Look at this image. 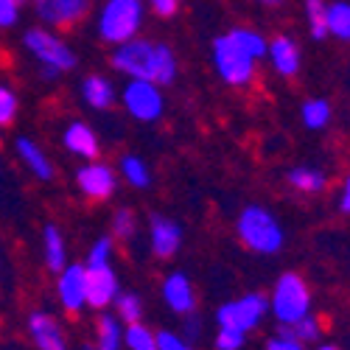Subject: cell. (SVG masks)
<instances>
[{
    "mask_svg": "<svg viewBox=\"0 0 350 350\" xmlns=\"http://www.w3.org/2000/svg\"><path fill=\"white\" fill-rule=\"evenodd\" d=\"M112 250H115V241H112L109 236L98 239V241L90 247V252H87V264H84V267H101V264H109Z\"/></svg>",
    "mask_w": 350,
    "mask_h": 350,
    "instance_id": "32",
    "label": "cell"
},
{
    "mask_svg": "<svg viewBox=\"0 0 350 350\" xmlns=\"http://www.w3.org/2000/svg\"><path fill=\"white\" fill-rule=\"evenodd\" d=\"M339 213H345V216H350V174L345 177V183H342V191H339Z\"/></svg>",
    "mask_w": 350,
    "mask_h": 350,
    "instance_id": "39",
    "label": "cell"
},
{
    "mask_svg": "<svg viewBox=\"0 0 350 350\" xmlns=\"http://www.w3.org/2000/svg\"><path fill=\"white\" fill-rule=\"evenodd\" d=\"M115 314H118L121 323L132 325V323H140L143 319V303L137 295H132V291H126V295H121L118 291V297H115Z\"/></svg>",
    "mask_w": 350,
    "mask_h": 350,
    "instance_id": "30",
    "label": "cell"
},
{
    "mask_svg": "<svg viewBox=\"0 0 350 350\" xmlns=\"http://www.w3.org/2000/svg\"><path fill=\"white\" fill-rule=\"evenodd\" d=\"M31 3L45 25L70 31V28L84 23V17L90 14L93 0H31Z\"/></svg>",
    "mask_w": 350,
    "mask_h": 350,
    "instance_id": "9",
    "label": "cell"
},
{
    "mask_svg": "<svg viewBox=\"0 0 350 350\" xmlns=\"http://www.w3.org/2000/svg\"><path fill=\"white\" fill-rule=\"evenodd\" d=\"M20 3L17 0H0V28H12L17 23Z\"/></svg>",
    "mask_w": 350,
    "mask_h": 350,
    "instance_id": "37",
    "label": "cell"
},
{
    "mask_svg": "<svg viewBox=\"0 0 350 350\" xmlns=\"http://www.w3.org/2000/svg\"><path fill=\"white\" fill-rule=\"evenodd\" d=\"M56 295H59V303L68 314H79L87 306V272L81 264H70L59 272Z\"/></svg>",
    "mask_w": 350,
    "mask_h": 350,
    "instance_id": "11",
    "label": "cell"
},
{
    "mask_svg": "<svg viewBox=\"0 0 350 350\" xmlns=\"http://www.w3.org/2000/svg\"><path fill=\"white\" fill-rule=\"evenodd\" d=\"M112 232H115L118 239H124V241L135 239V236H137V216H135V211L121 208L118 213H115V216H112Z\"/></svg>",
    "mask_w": 350,
    "mask_h": 350,
    "instance_id": "31",
    "label": "cell"
},
{
    "mask_svg": "<svg viewBox=\"0 0 350 350\" xmlns=\"http://www.w3.org/2000/svg\"><path fill=\"white\" fill-rule=\"evenodd\" d=\"M28 334H31L37 350H68V336L51 314L37 311L28 317Z\"/></svg>",
    "mask_w": 350,
    "mask_h": 350,
    "instance_id": "14",
    "label": "cell"
},
{
    "mask_svg": "<svg viewBox=\"0 0 350 350\" xmlns=\"http://www.w3.org/2000/svg\"><path fill=\"white\" fill-rule=\"evenodd\" d=\"M328 37L350 45V0L328 3Z\"/></svg>",
    "mask_w": 350,
    "mask_h": 350,
    "instance_id": "23",
    "label": "cell"
},
{
    "mask_svg": "<svg viewBox=\"0 0 350 350\" xmlns=\"http://www.w3.org/2000/svg\"><path fill=\"white\" fill-rule=\"evenodd\" d=\"M244 342H247V334L236 331V328H219V334H216V347L219 350H241Z\"/></svg>",
    "mask_w": 350,
    "mask_h": 350,
    "instance_id": "34",
    "label": "cell"
},
{
    "mask_svg": "<svg viewBox=\"0 0 350 350\" xmlns=\"http://www.w3.org/2000/svg\"><path fill=\"white\" fill-rule=\"evenodd\" d=\"M306 23L314 40L328 37V0H306Z\"/></svg>",
    "mask_w": 350,
    "mask_h": 350,
    "instance_id": "27",
    "label": "cell"
},
{
    "mask_svg": "<svg viewBox=\"0 0 350 350\" xmlns=\"http://www.w3.org/2000/svg\"><path fill=\"white\" fill-rule=\"evenodd\" d=\"M62 143H65V149H68L70 154H76V157H81V160H87V163L98 160V154H101V146H98L96 132L87 126V124H81V121H73V124L65 129Z\"/></svg>",
    "mask_w": 350,
    "mask_h": 350,
    "instance_id": "17",
    "label": "cell"
},
{
    "mask_svg": "<svg viewBox=\"0 0 350 350\" xmlns=\"http://www.w3.org/2000/svg\"><path fill=\"white\" fill-rule=\"evenodd\" d=\"M17 118V98L6 84H0V126H12Z\"/></svg>",
    "mask_w": 350,
    "mask_h": 350,
    "instance_id": "33",
    "label": "cell"
},
{
    "mask_svg": "<svg viewBox=\"0 0 350 350\" xmlns=\"http://www.w3.org/2000/svg\"><path fill=\"white\" fill-rule=\"evenodd\" d=\"M232 40H236L252 59H264L267 56V51H269V40L260 34V31H255V28H244V25H236V28H230L227 31Z\"/></svg>",
    "mask_w": 350,
    "mask_h": 350,
    "instance_id": "25",
    "label": "cell"
},
{
    "mask_svg": "<svg viewBox=\"0 0 350 350\" xmlns=\"http://www.w3.org/2000/svg\"><path fill=\"white\" fill-rule=\"evenodd\" d=\"M267 350H306V345H303V342H297L295 336H288V334L278 331L275 336H269V339H267Z\"/></svg>",
    "mask_w": 350,
    "mask_h": 350,
    "instance_id": "36",
    "label": "cell"
},
{
    "mask_svg": "<svg viewBox=\"0 0 350 350\" xmlns=\"http://www.w3.org/2000/svg\"><path fill=\"white\" fill-rule=\"evenodd\" d=\"M239 241L258 255H278L286 244V230L264 205H247L236 219Z\"/></svg>",
    "mask_w": 350,
    "mask_h": 350,
    "instance_id": "2",
    "label": "cell"
},
{
    "mask_svg": "<svg viewBox=\"0 0 350 350\" xmlns=\"http://www.w3.org/2000/svg\"><path fill=\"white\" fill-rule=\"evenodd\" d=\"M124 345L129 350H157V334H152L143 323H132L124 331Z\"/></svg>",
    "mask_w": 350,
    "mask_h": 350,
    "instance_id": "29",
    "label": "cell"
},
{
    "mask_svg": "<svg viewBox=\"0 0 350 350\" xmlns=\"http://www.w3.org/2000/svg\"><path fill=\"white\" fill-rule=\"evenodd\" d=\"M163 297H165V306L174 311V314H193L196 308V291L188 280L185 272H171L163 283Z\"/></svg>",
    "mask_w": 350,
    "mask_h": 350,
    "instance_id": "16",
    "label": "cell"
},
{
    "mask_svg": "<svg viewBox=\"0 0 350 350\" xmlns=\"http://www.w3.org/2000/svg\"><path fill=\"white\" fill-rule=\"evenodd\" d=\"M81 96H84V104L93 107V109H109L115 104V90L112 84L104 79V76H87L84 84H81Z\"/></svg>",
    "mask_w": 350,
    "mask_h": 350,
    "instance_id": "21",
    "label": "cell"
},
{
    "mask_svg": "<svg viewBox=\"0 0 350 350\" xmlns=\"http://www.w3.org/2000/svg\"><path fill=\"white\" fill-rule=\"evenodd\" d=\"M267 56H269V62H272V68H275L278 76H283V79H295V76L300 73L303 53H300V45L291 40V37L278 34L275 40H269V51H267Z\"/></svg>",
    "mask_w": 350,
    "mask_h": 350,
    "instance_id": "13",
    "label": "cell"
},
{
    "mask_svg": "<svg viewBox=\"0 0 350 350\" xmlns=\"http://www.w3.org/2000/svg\"><path fill=\"white\" fill-rule=\"evenodd\" d=\"M96 347L98 350H121L124 345V331H121V323L118 317H109V314H101L98 323H96Z\"/></svg>",
    "mask_w": 350,
    "mask_h": 350,
    "instance_id": "24",
    "label": "cell"
},
{
    "mask_svg": "<svg viewBox=\"0 0 350 350\" xmlns=\"http://www.w3.org/2000/svg\"><path fill=\"white\" fill-rule=\"evenodd\" d=\"M17 3H20V6H23V3H25V0H17Z\"/></svg>",
    "mask_w": 350,
    "mask_h": 350,
    "instance_id": "44",
    "label": "cell"
},
{
    "mask_svg": "<svg viewBox=\"0 0 350 350\" xmlns=\"http://www.w3.org/2000/svg\"><path fill=\"white\" fill-rule=\"evenodd\" d=\"M199 331H202V328H199V319H196L193 314H188V319H185V339L193 342V339L199 336Z\"/></svg>",
    "mask_w": 350,
    "mask_h": 350,
    "instance_id": "40",
    "label": "cell"
},
{
    "mask_svg": "<svg viewBox=\"0 0 350 350\" xmlns=\"http://www.w3.org/2000/svg\"><path fill=\"white\" fill-rule=\"evenodd\" d=\"M280 331L288 334V336H295L297 342H303L308 347V345H317L319 339H323V319L308 314V317L297 319V323H291V325H280Z\"/></svg>",
    "mask_w": 350,
    "mask_h": 350,
    "instance_id": "26",
    "label": "cell"
},
{
    "mask_svg": "<svg viewBox=\"0 0 350 350\" xmlns=\"http://www.w3.org/2000/svg\"><path fill=\"white\" fill-rule=\"evenodd\" d=\"M23 45L40 62V70L45 79H56L59 73H68L76 68V53L56 34L45 31V28H31V31H25Z\"/></svg>",
    "mask_w": 350,
    "mask_h": 350,
    "instance_id": "5",
    "label": "cell"
},
{
    "mask_svg": "<svg viewBox=\"0 0 350 350\" xmlns=\"http://www.w3.org/2000/svg\"><path fill=\"white\" fill-rule=\"evenodd\" d=\"M255 3L269 6V9H278V6H283V3H286V0H255Z\"/></svg>",
    "mask_w": 350,
    "mask_h": 350,
    "instance_id": "41",
    "label": "cell"
},
{
    "mask_svg": "<svg viewBox=\"0 0 350 350\" xmlns=\"http://www.w3.org/2000/svg\"><path fill=\"white\" fill-rule=\"evenodd\" d=\"M84 350H98V347H90V345H87V347H84Z\"/></svg>",
    "mask_w": 350,
    "mask_h": 350,
    "instance_id": "43",
    "label": "cell"
},
{
    "mask_svg": "<svg viewBox=\"0 0 350 350\" xmlns=\"http://www.w3.org/2000/svg\"><path fill=\"white\" fill-rule=\"evenodd\" d=\"M17 154H20V160H23V165H28V171L34 174V177H40V180H53V165H51V160L45 157V152L40 149V146L31 140V137H20L17 140Z\"/></svg>",
    "mask_w": 350,
    "mask_h": 350,
    "instance_id": "19",
    "label": "cell"
},
{
    "mask_svg": "<svg viewBox=\"0 0 350 350\" xmlns=\"http://www.w3.org/2000/svg\"><path fill=\"white\" fill-rule=\"evenodd\" d=\"M149 3H152V9H154L160 17H171L174 12H177L180 0H149Z\"/></svg>",
    "mask_w": 350,
    "mask_h": 350,
    "instance_id": "38",
    "label": "cell"
},
{
    "mask_svg": "<svg viewBox=\"0 0 350 350\" xmlns=\"http://www.w3.org/2000/svg\"><path fill=\"white\" fill-rule=\"evenodd\" d=\"M87 272V306L90 308H107L118 297V278L109 264L101 267H84Z\"/></svg>",
    "mask_w": 350,
    "mask_h": 350,
    "instance_id": "12",
    "label": "cell"
},
{
    "mask_svg": "<svg viewBox=\"0 0 350 350\" xmlns=\"http://www.w3.org/2000/svg\"><path fill=\"white\" fill-rule=\"evenodd\" d=\"M42 252H45V267L51 272L59 275L68 267V255H65V239L56 224H48L42 230Z\"/></svg>",
    "mask_w": 350,
    "mask_h": 350,
    "instance_id": "20",
    "label": "cell"
},
{
    "mask_svg": "<svg viewBox=\"0 0 350 350\" xmlns=\"http://www.w3.org/2000/svg\"><path fill=\"white\" fill-rule=\"evenodd\" d=\"M143 25V0H107L98 14V37L109 45H124Z\"/></svg>",
    "mask_w": 350,
    "mask_h": 350,
    "instance_id": "4",
    "label": "cell"
},
{
    "mask_svg": "<svg viewBox=\"0 0 350 350\" xmlns=\"http://www.w3.org/2000/svg\"><path fill=\"white\" fill-rule=\"evenodd\" d=\"M121 174H124V180L132 185V188H149L152 185V174L149 168H146V163L135 154H126L121 160Z\"/></svg>",
    "mask_w": 350,
    "mask_h": 350,
    "instance_id": "28",
    "label": "cell"
},
{
    "mask_svg": "<svg viewBox=\"0 0 350 350\" xmlns=\"http://www.w3.org/2000/svg\"><path fill=\"white\" fill-rule=\"evenodd\" d=\"M269 314V295L264 291H250V295H241L239 300H230L216 311V323L219 328H236V331H255L264 317Z\"/></svg>",
    "mask_w": 350,
    "mask_h": 350,
    "instance_id": "7",
    "label": "cell"
},
{
    "mask_svg": "<svg viewBox=\"0 0 350 350\" xmlns=\"http://www.w3.org/2000/svg\"><path fill=\"white\" fill-rule=\"evenodd\" d=\"M300 118H303V126L311 129V132H319L325 129L334 118V107L328 98H308L303 107H300Z\"/></svg>",
    "mask_w": 350,
    "mask_h": 350,
    "instance_id": "22",
    "label": "cell"
},
{
    "mask_svg": "<svg viewBox=\"0 0 350 350\" xmlns=\"http://www.w3.org/2000/svg\"><path fill=\"white\" fill-rule=\"evenodd\" d=\"M149 239H152V250L157 258H174L177 250L183 247V230L177 221L154 213L149 219Z\"/></svg>",
    "mask_w": 350,
    "mask_h": 350,
    "instance_id": "15",
    "label": "cell"
},
{
    "mask_svg": "<svg viewBox=\"0 0 350 350\" xmlns=\"http://www.w3.org/2000/svg\"><path fill=\"white\" fill-rule=\"evenodd\" d=\"M112 68L129 76V79H143V81H154V84H171L177 76V59L174 51L165 42H152V40H129L124 45L115 48L109 56Z\"/></svg>",
    "mask_w": 350,
    "mask_h": 350,
    "instance_id": "1",
    "label": "cell"
},
{
    "mask_svg": "<svg viewBox=\"0 0 350 350\" xmlns=\"http://www.w3.org/2000/svg\"><path fill=\"white\" fill-rule=\"evenodd\" d=\"M311 288L306 283L303 275L297 272H283L275 286H272V295H269V311L278 319V325H291L297 319L311 314Z\"/></svg>",
    "mask_w": 350,
    "mask_h": 350,
    "instance_id": "3",
    "label": "cell"
},
{
    "mask_svg": "<svg viewBox=\"0 0 350 350\" xmlns=\"http://www.w3.org/2000/svg\"><path fill=\"white\" fill-rule=\"evenodd\" d=\"M157 350H193L188 339L171 334V331H160L157 334Z\"/></svg>",
    "mask_w": 350,
    "mask_h": 350,
    "instance_id": "35",
    "label": "cell"
},
{
    "mask_svg": "<svg viewBox=\"0 0 350 350\" xmlns=\"http://www.w3.org/2000/svg\"><path fill=\"white\" fill-rule=\"evenodd\" d=\"M124 107L132 115L135 121L143 124H152L163 115V93H160V84L154 81H143V79H132L124 87Z\"/></svg>",
    "mask_w": 350,
    "mask_h": 350,
    "instance_id": "8",
    "label": "cell"
},
{
    "mask_svg": "<svg viewBox=\"0 0 350 350\" xmlns=\"http://www.w3.org/2000/svg\"><path fill=\"white\" fill-rule=\"evenodd\" d=\"M286 183L295 188L297 193H306V196H317L328 188V174L317 165H295L286 171Z\"/></svg>",
    "mask_w": 350,
    "mask_h": 350,
    "instance_id": "18",
    "label": "cell"
},
{
    "mask_svg": "<svg viewBox=\"0 0 350 350\" xmlns=\"http://www.w3.org/2000/svg\"><path fill=\"white\" fill-rule=\"evenodd\" d=\"M314 350H342V347L339 345H317Z\"/></svg>",
    "mask_w": 350,
    "mask_h": 350,
    "instance_id": "42",
    "label": "cell"
},
{
    "mask_svg": "<svg viewBox=\"0 0 350 350\" xmlns=\"http://www.w3.org/2000/svg\"><path fill=\"white\" fill-rule=\"evenodd\" d=\"M213 68H216V73L224 84L247 87L255 79L258 59H252V56L230 34H221V37L213 40Z\"/></svg>",
    "mask_w": 350,
    "mask_h": 350,
    "instance_id": "6",
    "label": "cell"
},
{
    "mask_svg": "<svg viewBox=\"0 0 350 350\" xmlns=\"http://www.w3.org/2000/svg\"><path fill=\"white\" fill-rule=\"evenodd\" d=\"M76 185L90 202H107L115 193V174H112L109 165H104L98 160H90L87 165H81L76 171Z\"/></svg>",
    "mask_w": 350,
    "mask_h": 350,
    "instance_id": "10",
    "label": "cell"
}]
</instances>
